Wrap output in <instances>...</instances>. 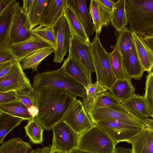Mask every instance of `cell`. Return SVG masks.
<instances>
[{
	"mask_svg": "<svg viewBox=\"0 0 153 153\" xmlns=\"http://www.w3.org/2000/svg\"><path fill=\"white\" fill-rule=\"evenodd\" d=\"M116 153H132V149L119 147L116 149Z\"/></svg>",
	"mask_w": 153,
	"mask_h": 153,
	"instance_id": "49",
	"label": "cell"
},
{
	"mask_svg": "<svg viewBox=\"0 0 153 153\" xmlns=\"http://www.w3.org/2000/svg\"><path fill=\"white\" fill-rule=\"evenodd\" d=\"M94 124L105 131L116 145L121 142L131 144L135 137L145 128L114 120L99 121Z\"/></svg>",
	"mask_w": 153,
	"mask_h": 153,
	"instance_id": "7",
	"label": "cell"
},
{
	"mask_svg": "<svg viewBox=\"0 0 153 153\" xmlns=\"http://www.w3.org/2000/svg\"><path fill=\"white\" fill-rule=\"evenodd\" d=\"M52 153H65L60 151L54 150L53 151Z\"/></svg>",
	"mask_w": 153,
	"mask_h": 153,
	"instance_id": "51",
	"label": "cell"
},
{
	"mask_svg": "<svg viewBox=\"0 0 153 153\" xmlns=\"http://www.w3.org/2000/svg\"><path fill=\"white\" fill-rule=\"evenodd\" d=\"M153 130V128H152Z\"/></svg>",
	"mask_w": 153,
	"mask_h": 153,
	"instance_id": "54",
	"label": "cell"
},
{
	"mask_svg": "<svg viewBox=\"0 0 153 153\" xmlns=\"http://www.w3.org/2000/svg\"><path fill=\"white\" fill-rule=\"evenodd\" d=\"M90 45L97 76L96 82L110 90L117 79L111 67L109 53L102 45L98 34H96Z\"/></svg>",
	"mask_w": 153,
	"mask_h": 153,
	"instance_id": "6",
	"label": "cell"
},
{
	"mask_svg": "<svg viewBox=\"0 0 153 153\" xmlns=\"http://www.w3.org/2000/svg\"><path fill=\"white\" fill-rule=\"evenodd\" d=\"M0 153H29L31 147L19 137L13 138L1 144Z\"/></svg>",
	"mask_w": 153,
	"mask_h": 153,
	"instance_id": "28",
	"label": "cell"
},
{
	"mask_svg": "<svg viewBox=\"0 0 153 153\" xmlns=\"http://www.w3.org/2000/svg\"><path fill=\"white\" fill-rule=\"evenodd\" d=\"M13 61H17L10 51L9 48L4 46L0 47V65Z\"/></svg>",
	"mask_w": 153,
	"mask_h": 153,
	"instance_id": "40",
	"label": "cell"
},
{
	"mask_svg": "<svg viewBox=\"0 0 153 153\" xmlns=\"http://www.w3.org/2000/svg\"><path fill=\"white\" fill-rule=\"evenodd\" d=\"M19 2L16 0L0 14V47L9 48L11 43L10 34L15 13Z\"/></svg>",
	"mask_w": 153,
	"mask_h": 153,
	"instance_id": "16",
	"label": "cell"
},
{
	"mask_svg": "<svg viewBox=\"0 0 153 153\" xmlns=\"http://www.w3.org/2000/svg\"><path fill=\"white\" fill-rule=\"evenodd\" d=\"M89 12L92 18L94 31L99 34L103 26L104 16L97 0H91L89 7Z\"/></svg>",
	"mask_w": 153,
	"mask_h": 153,
	"instance_id": "35",
	"label": "cell"
},
{
	"mask_svg": "<svg viewBox=\"0 0 153 153\" xmlns=\"http://www.w3.org/2000/svg\"><path fill=\"white\" fill-rule=\"evenodd\" d=\"M129 29L143 36L153 31V0H127Z\"/></svg>",
	"mask_w": 153,
	"mask_h": 153,
	"instance_id": "3",
	"label": "cell"
},
{
	"mask_svg": "<svg viewBox=\"0 0 153 153\" xmlns=\"http://www.w3.org/2000/svg\"><path fill=\"white\" fill-rule=\"evenodd\" d=\"M61 67L64 72L75 79L85 88L92 83L91 76L84 67L72 57H68Z\"/></svg>",
	"mask_w": 153,
	"mask_h": 153,
	"instance_id": "18",
	"label": "cell"
},
{
	"mask_svg": "<svg viewBox=\"0 0 153 153\" xmlns=\"http://www.w3.org/2000/svg\"><path fill=\"white\" fill-rule=\"evenodd\" d=\"M18 101L15 91L0 92V104H7Z\"/></svg>",
	"mask_w": 153,
	"mask_h": 153,
	"instance_id": "41",
	"label": "cell"
},
{
	"mask_svg": "<svg viewBox=\"0 0 153 153\" xmlns=\"http://www.w3.org/2000/svg\"><path fill=\"white\" fill-rule=\"evenodd\" d=\"M28 111L33 118L36 117L38 114L39 110L37 107L32 106L28 108Z\"/></svg>",
	"mask_w": 153,
	"mask_h": 153,
	"instance_id": "48",
	"label": "cell"
},
{
	"mask_svg": "<svg viewBox=\"0 0 153 153\" xmlns=\"http://www.w3.org/2000/svg\"><path fill=\"white\" fill-rule=\"evenodd\" d=\"M15 0H0V14H2Z\"/></svg>",
	"mask_w": 153,
	"mask_h": 153,
	"instance_id": "46",
	"label": "cell"
},
{
	"mask_svg": "<svg viewBox=\"0 0 153 153\" xmlns=\"http://www.w3.org/2000/svg\"><path fill=\"white\" fill-rule=\"evenodd\" d=\"M53 48H48L38 51L25 58L21 66L23 70L31 69L38 71V67L41 62L51 53H54Z\"/></svg>",
	"mask_w": 153,
	"mask_h": 153,
	"instance_id": "26",
	"label": "cell"
},
{
	"mask_svg": "<svg viewBox=\"0 0 153 153\" xmlns=\"http://www.w3.org/2000/svg\"><path fill=\"white\" fill-rule=\"evenodd\" d=\"M56 37V47L54 62L61 63L65 55L69 46L70 33L66 20L62 17L54 28Z\"/></svg>",
	"mask_w": 153,
	"mask_h": 153,
	"instance_id": "14",
	"label": "cell"
},
{
	"mask_svg": "<svg viewBox=\"0 0 153 153\" xmlns=\"http://www.w3.org/2000/svg\"><path fill=\"white\" fill-rule=\"evenodd\" d=\"M53 151L57 150L68 153L77 147L78 135L65 122L61 121L52 129Z\"/></svg>",
	"mask_w": 153,
	"mask_h": 153,
	"instance_id": "9",
	"label": "cell"
},
{
	"mask_svg": "<svg viewBox=\"0 0 153 153\" xmlns=\"http://www.w3.org/2000/svg\"><path fill=\"white\" fill-rule=\"evenodd\" d=\"M33 34L27 15L22 11L19 4L10 30L11 44L24 41L31 37Z\"/></svg>",
	"mask_w": 153,
	"mask_h": 153,
	"instance_id": "13",
	"label": "cell"
},
{
	"mask_svg": "<svg viewBox=\"0 0 153 153\" xmlns=\"http://www.w3.org/2000/svg\"><path fill=\"white\" fill-rule=\"evenodd\" d=\"M141 37L145 43L153 53V31Z\"/></svg>",
	"mask_w": 153,
	"mask_h": 153,
	"instance_id": "43",
	"label": "cell"
},
{
	"mask_svg": "<svg viewBox=\"0 0 153 153\" xmlns=\"http://www.w3.org/2000/svg\"><path fill=\"white\" fill-rule=\"evenodd\" d=\"M109 91L121 102L135 94V89L131 79L126 77L124 79H117Z\"/></svg>",
	"mask_w": 153,
	"mask_h": 153,
	"instance_id": "25",
	"label": "cell"
},
{
	"mask_svg": "<svg viewBox=\"0 0 153 153\" xmlns=\"http://www.w3.org/2000/svg\"><path fill=\"white\" fill-rule=\"evenodd\" d=\"M34 0H24L21 9L27 15L30 11L32 6Z\"/></svg>",
	"mask_w": 153,
	"mask_h": 153,
	"instance_id": "45",
	"label": "cell"
},
{
	"mask_svg": "<svg viewBox=\"0 0 153 153\" xmlns=\"http://www.w3.org/2000/svg\"><path fill=\"white\" fill-rule=\"evenodd\" d=\"M122 56L126 77L136 80L140 79L145 71L138 56L134 43L132 48Z\"/></svg>",
	"mask_w": 153,
	"mask_h": 153,
	"instance_id": "17",
	"label": "cell"
},
{
	"mask_svg": "<svg viewBox=\"0 0 153 153\" xmlns=\"http://www.w3.org/2000/svg\"><path fill=\"white\" fill-rule=\"evenodd\" d=\"M103 7L110 12L112 13L115 4V2L109 0H97Z\"/></svg>",
	"mask_w": 153,
	"mask_h": 153,
	"instance_id": "44",
	"label": "cell"
},
{
	"mask_svg": "<svg viewBox=\"0 0 153 153\" xmlns=\"http://www.w3.org/2000/svg\"><path fill=\"white\" fill-rule=\"evenodd\" d=\"M48 0H34L31 8L27 16L32 30L39 25L41 18Z\"/></svg>",
	"mask_w": 153,
	"mask_h": 153,
	"instance_id": "32",
	"label": "cell"
},
{
	"mask_svg": "<svg viewBox=\"0 0 153 153\" xmlns=\"http://www.w3.org/2000/svg\"><path fill=\"white\" fill-rule=\"evenodd\" d=\"M86 96L82 99V103L87 113L89 105L93 100L100 94L106 92L109 90L97 82L92 83L85 88Z\"/></svg>",
	"mask_w": 153,
	"mask_h": 153,
	"instance_id": "36",
	"label": "cell"
},
{
	"mask_svg": "<svg viewBox=\"0 0 153 153\" xmlns=\"http://www.w3.org/2000/svg\"><path fill=\"white\" fill-rule=\"evenodd\" d=\"M151 72L153 74V71H151Z\"/></svg>",
	"mask_w": 153,
	"mask_h": 153,
	"instance_id": "52",
	"label": "cell"
},
{
	"mask_svg": "<svg viewBox=\"0 0 153 153\" xmlns=\"http://www.w3.org/2000/svg\"><path fill=\"white\" fill-rule=\"evenodd\" d=\"M132 153H153V130L143 129L133 139Z\"/></svg>",
	"mask_w": 153,
	"mask_h": 153,
	"instance_id": "21",
	"label": "cell"
},
{
	"mask_svg": "<svg viewBox=\"0 0 153 153\" xmlns=\"http://www.w3.org/2000/svg\"><path fill=\"white\" fill-rule=\"evenodd\" d=\"M113 51L109 53L112 71L117 79H124L126 76L121 54L116 48H112Z\"/></svg>",
	"mask_w": 153,
	"mask_h": 153,
	"instance_id": "34",
	"label": "cell"
},
{
	"mask_svg": "<svg viewBox=\"0 0 153 153\" xmlns=\"http://www.w3.org/2000/svg\"><path fill=\"white\" fill-rule=\"evenodd\" d=\"M52 152L51 146L34 149L31 150L29 153H52Z\"/></svg>",
	"mask_w": 153,
	"mask_h": 153,
	"instance_id": "47",
	"label": "cell"
},
{
	"mask_svg": "<svg viewBox=\"0 0 153 153\" xmlns=\"http://www.w3.org/2000/svg\"><path fill=\"white\" fill-rule=\"evenodd\" d=\"M68 57H72L85 68L91 76L95 72L92 56L90 44L75 36H70L68 46Z\"/></svg>",
	"mask_w": 153,
	"mask_h": 153,
	"instance_id": "11",
	"label": "cell"
},
{
	"mask_svg": "<svg viewBox=\"0 0 153 153\" xmlns=\"http://www.w3.org/2000/svg\"><path fill=\"white\" fill-rule=\"evenodd\" d=\"M33 34L50 43L55 50L56 37L54 28L39 25L32 30Z\"/></svg>",
	"mask_w": 153,
	"mask_h": 153,
	"instance_id": "37",
	"label": "cell"
},
{
	"mask_svg": "<svg viewBox=\"0 0 153 153\" xmlns=\"http://www.w3.org/2000/svg\"><path fill=\"white\" fill-rule=\"evenodd\" d=\"M152 71H153V69H152Z\"/></svg>",
	"mask_w": 153,
	"mask_h": 153,
	"instance_id": "53",
	"label": "cell"
},
{
	"mask_svg": "<svg viewBox=\"0 0 153 153\" xmlns=\"http://www.w3.org/2000/svg\"><path fill=\"white\" fill-rule=\"evenodd\" d=\"M137 53L145 71L150 73L153 69V53L145 43L142 37L133 32Z\"/></svg>",
	"mask_w": 153,
	"mask_h": 153,
	"instance_id": "23",
	"label": "cell"
},
{
	"mask_svg": "<svg viewBox=\"0 0 153 153\" xmlns=\"http://www.w3.org/2000/svg\"><path fill=\"white\" fill-rule=\"evenodd\" d=\"M26 134L34 144H41L43 141V133L44 129L37 121L33 119L28 121L25 126Z\"/></svg>",
	"mask_w": 153,
	"mask_h": 153,
	"instance_id": "33",
	"label": "cell"
},
{
	"mask_svg": "<svg viewBox=\"0 0 153 153\" xmlns=\"http://www.w3.org/2000/svg\"><path fill=\"white\" fill-rule=\"evenodd\" d=\"M133 31L126 27L118 32L117 41L112 48L117 49L122 56L130 51L134 45Z\"/></svg>",
	"mask_w": 153,
	"mask_h": 153,
	"instance_id": "30",
	"label": "cell"
},
{
	"mask_svg": "<svg viewBox=\"0 0 153 153\" xmlns=\"http://www.w3.org/2000/svg\"><path fill=\"white\" fill-rule=\"evenodd\" d=\"M25 120L0 111V143L3 142L6 136Z\"/></svg>",
	"mask_w": 153,
	"mask_h": 153,
	"instance_id": "29",
	"label": "cell"
},
{
	"mask_svg": "<svg viewBox=\"0 0 153 153\" xmlns=\"http://www.w3.org/2000/svg\"><path fill=\"white\" fill-rule=\"evenodd\" d=\"M36 90L39 112L34 120L49 131L62 121L76 97L55 89Z\"/></svg>",
	"mask_w": 153,
	"mask_h": 153,
	"instance_id": "1",
	"label": "cell"
},
{
	"mask_svg": "<svg viewBox=\"0 0 153 153\" xmlns=\"http://www.w3.org/2000/svg\"><path fill=\"white\" fill-rule=\"evenodd\" d=\"M67 5V0H48L39 25L54 28L60 19L63 17Z\"/></svg>",
	"mask_w": 153,
	"mask_h": 153,
	"instance_id": "15",
	"label": "cell"
},
{
	"mask_svg": "<svg viewBox=\"0 0 153 153\" xmlns=\"http://www.w3.org/2000/svg\"><path fill=\"white\" fill-rule=\"evenodd\" d=\"M0 111L25 120L29 121L34 119L29 113L27 107L19 101L0 104Z\"/></svg>",
	"mask_w": 153,
	"mask_h": 153,
	"instance_id": "27",
	"label": "cell"
},
{
	"mask_svg": "<svg viewBox=\"0 0 153 153\" xmlns=\"http://www.w3.org/2000/svg\"><path fill=\"white\" fill-rule=\"evenodd\" d=\"M23 70L20 63L17 62L7 74L0 78V92H17L32 88Z\"/></svg>",
	"mask_w": 153,
	"mask_h": 153,
	"instance_id": "10",
	"label": "cell"
},
{
	"mask_svg": "<svg viewBox=\"0 0 153 153\" xmlns=\"http://www.w3.org/2000/svg\"><path fill=\"white\" fill-rule=\"evenodd\" d=\"M62 121L78 136L94 125L85 111L82 102L77 99L70 106Z\"/></svg>",
	"mask_w": 153,
	"mask_h": 153,
	"instance_id": "8",
	"label": "cell"
},
{
	"mask_svg": "<svg viewBox=\"0 0 153 153\" xmlns=\"http://www.w3.org/2000/svg\"><path fill=\"white\" fill-rule=\"evenodd\" d=\"M68 4L74 11L88 36L93 34L94 29L85 0H67Z\"/></svg>",
	"mask_w": 153,
	"mask_h": 153,
	"instance_id": "19",
	"label": "cell"
},
{
	"mask_svg": "<svg viewBox=\"0 0 153 153\" xmlns=\"http://www.w3.org/2000/svg\"><path fill=\"white\" fill-rule=\"evenodd\" d=\"M48 48H53L48 42L33 34L31 37L24 41L12 44L9 49L17 61L20 63L34 52Z\"/></svg>",
	"mask_w": 153,
	"mask_h": 153,
	"instance_id": "12",
	"label": "cell"
},
{
	"mask_svg": "<svg viewBox=\"0 0 153 153\" xmlns=\"http://www.w3.org/2000/svg\"><path fill=\"white\" fill-rule=\"evenodd\" d=\"M32 86L36 90L51 89L63 91L82 99L86 96L85 88L65 73L61 67L56 70L37 73L34 76Z\"/></svg>",
	"mask_w": 153,
	"mask_h": 153,
	"instance_id": "2",
	"label": "cell"
},
{
	"mask_svg": "<svg viewBox=\"0 0 153 153\" xmlns=\"http://www.w3.org/2000/svg\"><path fill=\"white\" fill-rule=\"evenodd\" d=\"M68 153H93L76 147Z\"/></svg>",
	"mask_w": 153,
	"mask_h": 153,
	"instance_id": "50",
	"label": "cell"
},
{
	"mask_svg": "<svg viewBox=\"0 0 153 153\" xmlns=\"http://www.w3.org/2000/svg\"><path fill=\"white\" fill-rule=\"evenodd\" d=\"M144 97L150 117L153 118V74L151 72L146 76Z\"/></svg>",
	"mask_w": 153,
	"mask_h": 153,
	"instance_id": "39",
	"label": "cell"
},
{
	"mask_svg": "<svg viewBox=\"0 0 153 153\" xmlns=\"http://www.w3.org/2000/svg\"><path fill=\"white\" fill-rule=\"evenodd\" d=\"M120 104L121 102L109 91L97 96L90 104L88 111L101 108L117 106Z\"/></svg>",
	"mask_w": 153,
	"mask_h": 153,
	"instance_id": "31",
	"label": "cell"
},
{
	"mask_svg": "<svg viewBox=\"0 0 153 153\" xmlns=\"http://www.w3.org/2000/svg\"><path fill=\"white\" fill-rule=\"evenodd\" d=\"M17 62H12L0 65V78L7 74Z\"/></svg>",
	"mask_w": 153,
	"mask_h": 153,
	"instance_id": "42",
	"label": "cell"
},
{
	"mask_svg": "<svg viewBox=\"0 0 153 153\" xmlns=\"http://www.w3.org/2000/svg\"><path fill=\"white\" fill-rule=\"evenodd\" d=\"M126 1V0H119L115 2L112 13L111 23L118 32L126 27L128 23Z\"/></svg>",
	"mask_w": 153,
	"mask_h": 153,
	"instance_id": "24",
	"label": "cell"
},
{
	"mask_svg": "<svg viewBox=\"0 0 153 153\" xmlns=\"http://www.w3.org/2000/svg\"><path fill=\"white\" fill-rule=\"evenodd\" d=\"M16 92L18 100L22 102L27 108L32 106L37 107L36 92L33 88Z\"/></svg>",
	"mask_w": 153,
	"mask_h": 153,
	"instance_id": "38",
	"label": "cell"
},
{
	"mask_svg": "<svg viewBox=\"0 0 153 153\" xmlns=\"http://www.w3.org/2000/svg\"><path fill=\"white\" fill-rule=\"evenodd\" d=\"M117 145L104 130L94 124L78 136L77 147L93 153H116Z\"/></svg>",
	"mask_w": 153,
	"mask_h": 153,
	"instance_id": "4",
	"label": "cell"
},
{
	"mask_svg": "<svg viewBox=\"0 0 153 153\" xmlns=\"http://www.w3.org/2000/svg\"><path fill=\"white\" fill-rule=\"evenodd\" d=\"M91 122L105 120H117L130 125L144 128H153V119L141 120L131 113L121 103L118 105L92 110L87 113Z\"/></svg>",
	"mask_w": 153,
	"mask_h": 153,
	"instance_id": "5",
	"label": "cell"
},
{
	"mask_svg": "<svg viewBox=\"0 0 153 153\" xmlns=\"http://www.w3.org/2000/svg\"><path fill=\"white\" fill-rule=\"evenodd\" d=\"M63 17L65 18L69 28L70 36H75L88 44L90 42L89 37L72 8L67 5Z\"/></svg>",
	"mask_w": 153,
	"mask_h": 153,
	"instance_id": "22",
	"label": "cell"
},
{
	"mask_svg": "<svg viewBox=\"0 0 153 153\" xmlns=\"http://www.w3.org/2000/svg\"><path fill=\"white\" fill-rule=\"evenodd\" d=\"M131 113L144 120L150 119V114L144 96L134 94L121 102Z\"/></svg>",
	"mask_w": 153,
	"mask_h": 153,
	"instance_id": "20",
	"label": "cell"
}]
</instances>
